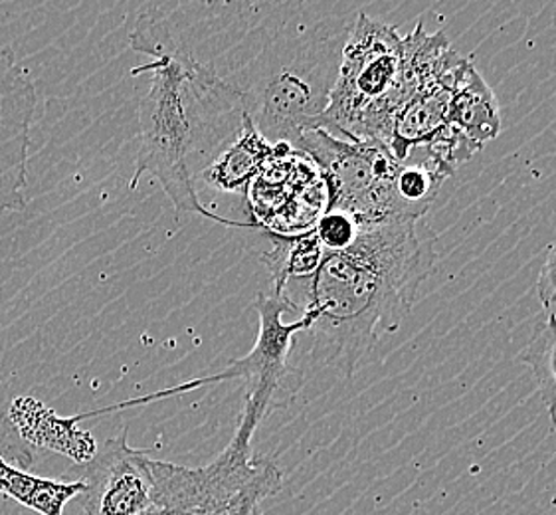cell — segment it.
<instances>
[{
    "instance_id": "3957f363",
    "label": "cell",
    "mask_w": 556,
    "mask_h": 515,
    "mask_svg": "<svg viewBox=\"0 0 556 515\" xmlns=\"http://www.w3.org/2000/svg\"><path fill=\"white\" fill-rule=\"evenodd\" d=\"M404 38L389 24L356 14L346 36L333 90L315 129L351 143L389 149L394 115L408 98L404 88Z\"/></svg>"
},
{
    "instance_id": "9a60e30c",
    "label": "cell",
    "mask_w": 556,
    "mask_h": 515,
    "mask_svg": "<svg viewBox=\"0 0 556 515\" xmlns=\"http://www.w3.org/2000/svg\"><path fill=\"white\" fill-rule=\"evenodd\" d=\"M283 486V476L274 460L262 459L254 478L238 492L216 504L190 515H262V505L267 498L276 495Z\"/></svg>"
},
{
    "instance_id": "ac0fdd59",
    "label": "cell",
    "mask_w": 556,
    "mask_h": 515,
    "mask_svg": "<svg viewBox=\"0 0 556 515\" xmlns=\"http://www.w3.org/2000/svg\"><path fill=\"white\" fill-rule=\"evenodd\" d=\"M536 293L546 314L556 312V242L546 248L545 264L536 280Z\"/></svg>"
},
{
    "instance_id": "30bf717a",
    "label": "cell",
    "mask_w": 556,
    "mask_h": 515,
    "mask_svg": "<svg viewBox=\"0 0 556 515\" xmlns=\"http://www.w3.org/2000/svg\"><path fill=\"white\" fill-rule=\"evenodd\" d=\"M9 418L30 447L40 444L79 464H88L98 452V442L86 430L76 428L70 416L60 418L30 397L16 399L11 404Z\"/></svg>"
},
{
    "instance_id": "8992f818",
    "label": "cell",
    "mask_w": 556,
    "mask_h": 515,
    "mask_svg": "<svg viewBox=\"0 0 556 515\" xmlns=\"http://www.w3.org/2000/svg\"><path fill=\"white\" fill-rule=\"evenodd\" d=\"M146 450L127 442V430L101 442L84 464V515H149L156 512L155 483Z\"/></svg>"
},
{
    "instance_id": "6da1fadb",
    "label": "cell",
    "mask_w": 556,
    "mask_h": 515,
    "mask_svg": "<svg viewBox=\"0 0 556 515\" xmlns=\"http://www.w3.org/2000/svg\"><path fill=\"white\" fill-rule=\"evenodd\" d=\"M434 264L435 235L418 223L363 226L349 250L325 252L305 303L313 361L353 377L380 336L399 331Z\"/></svg>"
},
{
    "instance_id": "5b68a950",
    "label": "cell",
    "mask_w": 556,
    "mask_h": 515,
    "mask_svg": "<svg viewBox=\"0 0 556 515\" xmlns=\"http://www.w3.org/2000/svg\"><path fill=\"white\" fill-rule=\"evenodd\" d=\"M321 171L327 211H345L363 226L418 223L399 199L396 173L401 163L389 149L375 143H351L323 129L305 131L295 149Z\"/></svg>"
},
{
    "instance_id": "9c48e42d",
    "label": "cell",
    "mask_w": 556,
    "mask_h": 515,
    "mask_svg": "<svg viewBox=\"0 0 556 515\" xmlns=\"http://www.w3.org/2000/svg\"><path fill=\"white\" fill-rule=\"evenodd\" d=\"M447 127L468 139L478 151L501 131L500 101L469 58L459 70L450 100Z\"/></svg>"
},
{
    "instance_id": "ba28073f",
    "label": "cell",
    "mask_w": 556,
    "mask_h": 515,
    "mask_svg": "<svg viewBox=\"0 0 556 515\" xmlns=\"http://www.w3.org/2000/svg\"><path fill=\"white\" fill-rule=\"evenodd\" d=\"M464 62L466 58L450 48L438 66L414 88L410 98L402 103L392 122L389 143V151L399 163L408 161L416 147L434 146L450 129L447 110Z\"/></svg>"
},
{
    "instance_id": "e0dca14e",
    "label": "cell",
    "mask_w": 556,
    "mask_h": 515,
    "mask_svg": "<svg viewBox=\"0 0 556 515\" xmlns=\"http://www.w3.org/2000/svg\"><path fill=\"white\" fill-rule=\"evenodd\" d=\"M0 456L23 470L34 464V447L21 437L9 415H0Z\"/></svg>"
},
{
    "instance_id": "7a4b0ae2",
    "label": "cell",
    "mask_w": 556,
    "mask_h": 515,
    "mask_svg": "<svg viewBox=\"0 0 556 515\" xmlns=\"http://www.w3.org/2000/svg\"><path fill=\"white\" fill-rule=\"evenodd\" d=\"M151 58L131 72L151 74V81L137 112L139 151L129 189L135 191L143 175H153L178 213L201 214L235 228H260L212 213L194 187V163L204 159L208 167L242 131V96L187 54L167 50Z\"/></svg>"
},
{
    "instance_id": "277c9868",
    "label": "cell",
    "mask_w": 556,
    "mask_h": 515,
    "mask_svg": "<svg viewBox=\"0 0 556 515\" xmlns=\"http://www.w3.org/2000/svg\"><path fill=\"white\" fill-rule=\"evenodd\" d=\"M260 329L257 339L252 351L244 357L230 361L223 370L202 377V379H190L180 382L168 389L151 392L147 397H135L123 403L112 404L105 409H98L91 413L76 415V423L93 418V416L110 415L115 411H125L131 406H143V404L156 403L163 399H170L177 394L211 387L218 382L232 381V379H244L248 382V397H245L244 411L242 416L262 425V420L269 415L274 406H278L279 389L286 387L290 377V353L293 339L298 334H307L312 329L315 319L312 314L303 312L298 322L286 324L283 315L288 312H295V303L291 302L290 296H276V293H257L254 302Z\"/></svg>"
},
{
    "instance_id": "7c38bea8",
    "label": "cell",
    "mask_w": 556,
    "mask_h": 515,
    "mask_svg": "<svg viewBox=\"0 0 556 515\" xmlns=\"http://www.w3.org/2000/svg\"><path fill=\"white\" fill-rule=\"evenodd\" d=\"M86 492V482L52 480L34 476L28 470L14 466L0 456V495L11 498L26 510L40 515H64L66 505Z\"/></svg>"
},
{
    "instance_id": "4fadbf2b",
    "label": "cell",
    "mask_w": 556,
    "mask_h": 515,
    "mask_svg": "<svg viewBox=\"0 0 556 515\" xmlns=\"http://www.w3.org/2000/svg\"><path fill=\"white\" fill-rule=\"evenodd\" d=\"M274 250L262 256L271 278L274 293L288 296V284L291 278H312L321 266L325 250L312 230L301 235H274Z\"/></svg>"
},
{
    "instance_id": "5bb4252c",
    "label": "cell",
    "mask_w": 556,
    "mask_h": 515,
    "mask_svg": "<svg viewBox=\"0 0 556 515\" xmlns=\"http://www.w3.org/2000/svg\"><path fill=\"white\" fill-rule=\"evenodd\" d=\"M521 361L533 370L541 401L551 415L556 430V314H546L545 322L536 325L534 336L527 343Z\"/></svg>"
},
{
    "instance_id": "2e32d148",
    "label": "cell",
    "mask_w": 556,
    "mask_h": 515,
    "mask_svg": "<svg viewBox=\"0 0 556 515\" xmlns=\"http://www.w3.org/2000/svg\"><path fill=\"white\" fill-rule=\"evenodd\" d=\"M363 225L353 214L329 209L317 218L313 235L317 236L325 252H345L353 247L361 235Z\"/></svg>"
},
{
    "instance_id": "52a82bcc",
    "label": "cell",
    "mask_w": 556,
    "mask_h": 515,
    "mask_svg": "<svg viewBox=\"0 0 556 515\" xmlns=\"http://www.w3.org/2000/svg\"><path fill=\"white\" fill-rule=\"evenodd\" d=\"M36 110V84L12 50L0 46V213H18L26 206L24 189Z\"/></svg>"
},
{
    "instance_id": "8fae6325",
    "label": "cell",
    "mask_w": 556,
    "mask_h": 515,
    "mask_svg": "<svg viewBox=\"0 0 556 515\" xmlns=\"http://www.w3.org/2000/svg\"><path fill=\"white\" fill-rule=\"evenodd\" d=\"M279 149L281 146H271L260 135L250 115L245 113L240 135L208 167L202 168L197 179L216 191L245 197L250 185L262 173V168L278 155Z\"/></svg>"
}]
</instances>
